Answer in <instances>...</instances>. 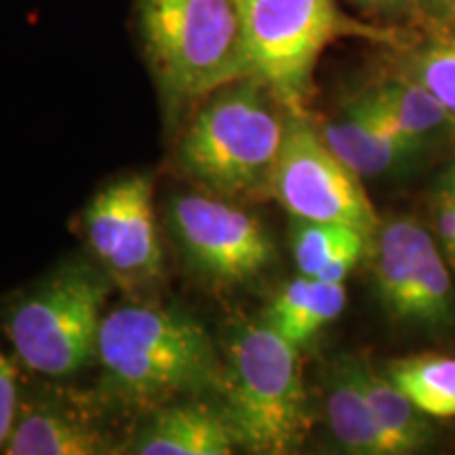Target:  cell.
Listing matches in <instances>:
<instances>
[{"label":"cell","mask_w":455,"mask_h":455,"mask_svg":"<svg viewBox=\"0 0 455 455\" xmlns=\"http://www.w3.org/2000/svg\"><path fill=\"white\" fill-rule=\"evenodd\" d=\"M439 209V230L443 243H445L449 255L455 259V175L445 190L441 192Z\"/></svg>","instance_id":"603a6c76"},{"label":"cell","mask_w":455,"mask_h":455,"mask_svg":"<svg viewBox=\"0 0 455 455\" xmlns=\"http://www.w3.org/2000/svg\"><path fill=\"white\" fill-rule=\"evenodd\" d=\"M375 91L403 133L418 148H422L426 135L453 118L428 89L409 76L379 84Z\"/></svg>","instance_id":"d6986e66"},{"label":"cell","mask_w":455,"mask_h":455,"mask_svg":"<svg viewBox=\"0 0 455 455\" xmlns=\"http://www.w3.org/2000/svg\"><path fill=\"white\" fill-rule=\"evenodd\" d=\"M344 306V284L299 275L276 295L261 318L299 348L335 321Z\"/></svg>","instance_id":"5bb4252c"},{"label":"cell","mask_w":455,"mask_h":455,"mask_svg":"<svg viewBox=\"0 0 455 455\" xmlns=\"http://www.w3.org/2000/svg\"><path fill=\"white\" fill-rule=\"evenodd\" d=\"M238 449L220 401L188 396L152 409L129 451L138 455H230Z\"/></svg>","instance_id":"7c38bea8"},{"label":"cell","mask_w":455,"mask_h":455,"mask_svg":"<svg viewBox=\"0 0 455 455\" xmlns=\"http://www.w3.org/2000/svg\"><path fill=\"white\" fill-rule=\"evenodd\" d=\"M430 243L428 232L407 218L390 221L379 232L375 249V281L386 308L396 318L401 316L419 261Z\"/></svg>","instance_id":"2e32d148"},{"label":"cell","mask_w":455,"mask_h":455,"mask_svg":"<svg viewBox=\"0 0 455 455\" xmlns=\"http://www.w3.org/2000/svg\"><path fill=\"white\" fill-rule=\"evenodd\" d=\"M114 451L106 430L76 409L60 405V398L44 390L21 386L20 411L4 455H101Z\"/></svg>","instance_id":"30bf717a"},{"label":"cell","mask_w":455,"mask_h":455,"mask_svg":"<svg viewBox=\"0 0 455 455\" xmlns=\"http://www.w3.org/2000/svg\"><path fill=\"white\" fill-rule=\"evenodd\" d=\"M407 76L428 89L455 118V34L419 49L411 57Z\"/></svg>","instance_id":"44dd1931"},{"label":"cell","mask_w":455,"mask_h":455,"mask_svg":"<svg viewBox=\"0 0 455 455\" xmlns=\"http://www.w3.org/2000/svg\"><path fill=\"white\" fill-rule=\"evenodd\" d=\"M215 396L243 451L293 453L308 436L312 418L298 346L264 318H243L228 331Z\"/></svg>","instance_id":"7a4b0ae2"},{"label":"cell","mask_w":455,"mask_h":455,"mask_svg":"<svg viewBox=\"0 0 455 455\" xmlns=\"http://www.w3.org/2000/svg\"><path fill=\"white\" fill-rule=\"evenodd\" d=\"M270 192L293 220L344 224L365 235L379 224L358 175L301 114H289Z\"/></svg>","instance_id":"52a82bcc"},{"label":"cell","mask_w":455,"mask_h":455,"mask_svg":"<svg viewBox=\"0 0 455 455\" xmlns=\"http://www.w3.org/2000/svg\"><path fill=\"white\" fill-rule=\"evenodd\" d=\"M453 175H455V173H453Z\"/></svg>","instance_id":"484cf974"},{"label":"cell","mask_w":455,"mask_h":455,"mask_svg":"<svg viewBox=\"0 0 455 455\" xmlns=\"http://www.w3.org/2000/svg\"><path fill=\"white\" fill-rule=\"evenodd\" d=\"M369 235L344 224L295 220L291 247L299 275L344 283L361 261Z\"/></svg>","instance_id":"9a60e30c"},{"label":"cell","mask_w":455,"mask_h":455,"mask_svg":"<svg viewBox=\"0 0 455 455\" xmlns=\"http://www.w3.org/2000/svg\"><path fill=\"white\" fill-rule=\"evenodd\" d=\"M110 293L104 268L68 264L0 299V331L24 371L64 379L98 361Z\"/></svg>","instance_id":"5b68a950"},{"label":"cell","mask_w":455,"mask_h":455,"mask_svg":"<svg viewBox=\"0 0 455 455\" xmlns=\"http://www.w3.org/2000/svg\"><path fill=\"white\" fill-rule=\"evenodd\" d=\"M249 76L268 87L289 112L301 114L325 49L339 36L371 30L346 17L335 0H236Z\"/></svg>","instance_id":"8992f818"},{"label":"cell","mask_w":455,"mask_h":455,"mask_svg":"<svg viewBox=\"0 0 455 455\" xmlns=\"http://www.w3.org/2000/svg\"><path fill=\"white\" fill-rule=\"evenodd\" d=\"M321 135L358 178L386 173L419 152L398 127L375 87L352 101L339 121L327 123Z\"/></svg>","instance_id":"8fae6325"},{"label":"cell","mask_w":455,"mask_h":455,"mask_svg":"<svg viewBox=\"0 0 455 455\" xmlns=\"http://www.w3.org/2000/svg\"><path fill=\"white\" fill-rule=\"evenodd\" d=\"M289 114L255 76L232 81L198 104L180 140V169L215 195L270 190Z\"/></svg>","instance_id":"3957f363"},{"label":"cell","mask_w":455,"mask_h":455,"mask_svg":"<svg viewBox=\"0 0 455 455\" xmlns=\"http://www.w3.org/2000/svg\"><path fill=\"white\" fill-rule=\"evenodd\" d=\"M21 367L13 355L0 348V453L13 430L21 401Z\"/></svg>","instance_id":"7402d4cb"},{"label":"cell","mask_w":455,"mask_h":455,"mask_svg":"<svg viewBox=\"0 0 455 455\" xmlns=\"http://www.w3.org/2000/svg\"><path fill=\"white\" fill-rule=\"evenodd\" d=\"M91 251L112 281L146 284L163 270L155 188L148 175H127L100 190L84 209Z\"/></svg>","instance_id":"9c48e42d"},{"label":"cell","mask_w":455,"mask_h":455,"mask_svg":"<svg viewBox=\"0 0 455 455\" xmlns=\"http://www.w3.org/2000/svg\"><path fill=\"white\" fill-rule=\"evenodd\" d=\"M441 21H455V0H407Z\"/></svg>","instance_id":"cb8c5ba5"},{"label":"cell","mask_w":455,"mask_h":455,"mask_svg":"<svg viewBox=\"0 0 455 455\" xmlns=\"http://www.w3.org/2000/svg\"><path fill=\"white\" fill-rule=\"evenodd\" d=\"M356 7L367 11H378V13H396V11L407 9V0H350Z\"/></svg>","instance_id":"d4e9b609"},{"label":"cell","mask_w":455,"mask_h":455,"mask_svg":"<svg viewBox=\"0 0 455 455\" xmlns=\"http://www.w3.org/2000/svg\"><path fill=\"white\" fill-rule=\"evenodd\" d=\"M325 418L344 451L356 455H403L401 447L379 426L358 384L352 356L333 361L325 382Z\"/></svg>","instance_id":"4fadbf2b"},{"label":"cell","mask_w":455,"mask_h":455,"mask_svg":"<svg viewBox=\"0 0 455 455\" xmlns=\"http://www.w3.org/2000/svg\"><path fill=\"white\" fill-rule=\"evenodd\" d=\"M398 318L428 325H443L451 321V278L441 253L436 251L435 241L426 247Z\"/></svg>","instance_id":"ffe728a7"},{"label":"cell","mask_w":455,"mask_h":455,"mask_svg":"<svg viewBox=\"0 0 455 455\" xmlns=\"http://www.w3.org/2000/svg\"><path fill=\"white\" fill-rule=\"evenodd\" d=\"M169 224L192 268L221 283H244L264 272L275 259L266 228L221 196H175Z\"/></svg>","instance_id":"ba28073f"},{"label":"cell","mask_w":455,"mask_h":455,"mask_svg":"<svg viewBox=\"0 0 455 455\" xmlns=\"http://www.w3.org/2000/svg\"><path fill=\"white\" fill-rule=\"evenodd\" d=\"M352 365H355L356 379L365 392L373 415L378 418L379 426L388 432L390 439L401 447L403 455L422 449L430 436V426L424 419L426 415L398 388L390 375L379 373L365 358L352 356Z\"/></svg>","instance_id":"e0dca14e"},{"label":"cell","mask_w":455,"mask_h":455,"mask_svg":"<svg viewBox=\"0 0 455 455\" xmlns=\"http://www.w3.org/2000/svg\"><path fill=\"white\" fill-rule=\"evenodd\" d=\"M98 363L112 398L156 409L188 396L218 395L221 350L195 316L158 304H127L106 312Z\"/></svg>","instance_id":"6da1fadb"},{"label":"cell","mask_w":455,"mask_h":455,"mask_svg":"<svg viewBox=\"0 0 455 455\" xmlns=\"http://www.w3.org/2000/svg\"><path fill=\"white\" fill-rule=\"evenodd\" d=\"M148 68L180 114L249 76L236 0H135Z\"/></svg>","instance_id":"277c9868"},{"label":"cell","mask_w":455,"mask_h":455,"mask_svg":"<svg viewBox=\"0 0 455 455\" xmlns=\"http://www.w3.org/2000/svg\"><path fill=\"white\" fill-rule=\"evenodd\" d=\"M390 378L430 418H455V358L422 356L401 361Z\"/></svg>","instance_id":"ac0fdd59"}]
</instances>
